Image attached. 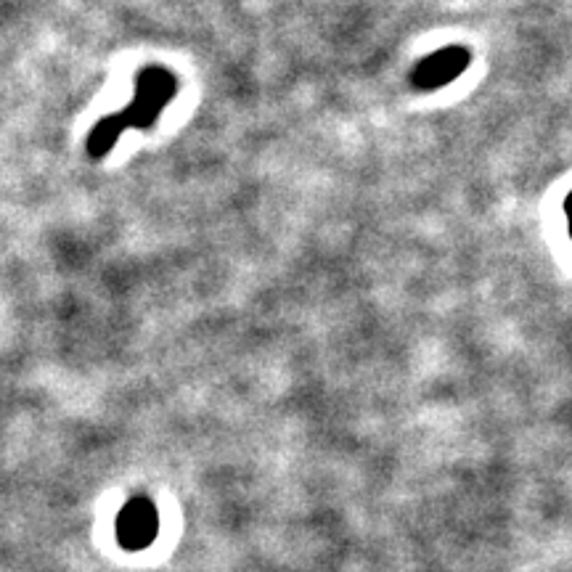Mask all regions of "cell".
I'll list each match as a JSON object with an SVG mask.
<instances>
[{"label":"cell","mask_w":572,"mask_h":572,"mask_svg":"<svg viewBox=\"0 0 572 572\" xmlns=\"http://www.w3.org/2000/svg\"><path fill=\"white\" fill-rule=\"evenodd\" d=\"M159 530V517L157 509L151 504L149 498H133L125 504V509L117 517V541L122 549L128 551H141L154 543Z\"/></svg>","instance_id":"cell-1"}]
</instances>
